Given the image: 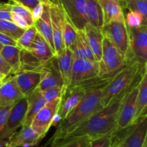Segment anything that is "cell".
<instances>
[{"mask_svg":"<svg viewBox=\"0 0 147 147\" xmlns=\"http://www.w3.org/2000/svg\"><path fill=\"white\" fill-rule=\"evenodd\" d=\"M111 138L113 146L144 147L147 141V114L127 128L115 131Z\"/></svg>","mask_w":147,"mask_h":147,"instance_id":"4","label":"cell"},{"mask_svg":"<svg viewBox=\"0 0 147 147\" xmlns=\"http://www.w3.org/2000/svg\"><path fill=\"white\" fill-rule=\"evenodd\" d=\"M103 89L88 92L80 102L60 121L55 132L47 144L50 146L73 132L92 114L103 108L102 96Z\"/></svg>","mask_w":147,"mask_h":147,"instance_id":"2","label":"cell"},{"mask_svg":"<svg viewBox=\"0 0 147 147\" xmlns=\"http://www.w3.org/2000/svg\"><path fill=\"white\" fill-rule=\"evenodd\" d=\"M125 20L127 27H139L140 26L146 24L147 20L144 18L139 12L129 10L126 15H125Z\"/></svg>","mask_w":147,"mask_h":147,"instance_id":"32","label":"cell"},{"mask_svg":"<svg viewBox=\"0 0 147 147\" xmlns=\"http://www.w3.org/2000/svg\"><path fill=\"white\" fill-rule=\"evenodd\" d=\"M25 30L17 27L14 22L7 20H0V33L7 35L17 40Z\"/></svg>","mask_w":147,"mask_h":147,"instance_id":"29","label":"cell"},{"mask_svg":"<svg viewBox=\"0 0 147 147\" xmlns=\"http://www.w3.org/2000/svg\"><path fill=\"white\" fill-rule=\"evenodd\" d=\"M27 110V101L23 96L10 108L7 122L0 135V139L9 138L17 129L22 127Z\"/></svg>","mask_w":147,"mask_h":147,"instance_id":"10","label":"cell"},{"mask_svg":"<svg viewBox=\"0 0 147 147\" xmlns=\"http://www.w3.org/2000/svg\"><path fill=\"white\" fill-rule=\"evenodd\" d=\"M65 90V89L61 86H54V87L48 88L45 90L42 91V94L46 102H48L61 97Z\"/></svg>","mask_w":147,"mask_h":147,"instance_id":"35","label":"cell"},{"mask_svg":"<svg viewBox=\"0 0 147 147\" xmlns=\"http://www.w3.org/2000/svg\"><path fill=\"white\" fill-rule=\"evenodd\" d=\"M78 35L80 43H81L82 46H83V50H84L86 59L93 61H96L94 58V56H93V53L91 51V49H90V46H89L87 40H86V35H85V33L83 32V30H82V31H78Z\"/></svg>","mask_w":147,"mask_h":147,"instance_id":"36","label":"cell"},{"mask_svg":"<svg viewBox=\"0 0 147 147\" xmlns=\"http://www.w3.org/2000/svg\"><path fill=\"white\" fill-rule=\"evenodd\" d=\"M37 33V31L34 25L29 27L17 40V46L22 50L28 49L34 40Z\"/></svg>","mask_w":147,"mask_h":147,"instance_id":"30","label":"cell"},{"mask_svg":"<svg viewBox=\"0 0 147 147\" xmlns=\"http://www.w3.org/2000/svg\"><path fill=\"white\" fill-rule=\"evenodd\" d=\"M11 14H12V22H14L17 27L23 30H27L30 27L22 17L17 14H14V13H11Z\"/></svg>","mask_w":147,"mask_h":147,"instance_id":"42","label":"cell"},{"mask_svg":"<svg viewBox=\"0 0 147 147\" xmlns=\"http://www.w3.org/2000/svg\"><path fill=\"white\" fill-rule=\"evenodd\" d=\"M4 78H5V76H4L2 74H0V79H4Z\"/></svg>","mask_w":147,"mask_h":147,"instance_id":"48","label":"cell"},{"mask_svg":"<svg viewBox=\"0 0 147 147\" xmlns=\"http://www.w3.org/2000/svg\"><path fill=\"white\" fill-rule=\"evenodd\" d=\"M9 4L10 2H8L0 6V20L12 22V14L9 10Z\"/></svg>","mask_w":147,"mask_h":147,"instance_id":"38","label":"cell"},{"mask_svg":"<svg viewBox=\"0 0 147 147\" xmlns=\"http://www.w3.org/2000/svg\"><path fill=\"white\" fill-rule=\"evenodd\" d=\"M99 76V62L73 58L70 82L67 87Z\"/></svg>","mask_w":147,"mask_h":147,"instance_id":"9","label":"cell"},{"mask_svg":"<svg viewBox=\"0 0 147 147\" xmlns=\"http://www.w3.org/2000/svg\"><path fill=\"white\" fill-rule=\"evenodd\" d=\"M0 74L5 77H7L9 75L12 74L11 67L1 54H0Z\"/></svg>","mask_w":147,"mask_h":147,"instance_id":"40","label":"cell"},{"mask_svg":"<svg viewBox=\"0 0 147 147\" xmlns=\"http://www.w3.org/2000/svg\"><path fill=\"white\" fill-rule=\"evenodd\" d=\"M26 50L40 64L47 63L55 56L47 42L38 33L36 34L29 48Z\"/></svg>","mask_w":147,"mask_h":147,"instance_id":"18","label":"cell"},{"mask_svg":"<svg viewBox=\"0 0 147 147\" xmlns=\"http://www.w3.org/2000/svg\"><path fill=\"white\" fill-rule=\"evenodd\" d=\"M111 147H116V146H112Z\"/></svg>","mask_w":147,"mask_h":147,"instance_id":"54","label":"cell"},{"mask_svg":"<svg viewBox=\"0 0 147 147\" xmlns=\"http://www.w3.org/2000/svg\"><path fill=\"white\" fill-rule=\"evenodd\" d=\"M61 97L47 102L33 119L30 126L39 135L44 138L53 124L55 116L57 115Z\"/></svg>","mask_w":147,"mask_h":147,"instance_id":"8","label":"cell"},{"mask_svg":"<svg viewBox=\"0 0 147 147\" xmlns=\"http://www.w3.org/2000/svg\"><path fill=\"white\" fill-rule=\"evenodd\" d=\"M9 138L0 139V147H8Z\"/></svg>","mask_w":147,"mask_h":147,"instance_id":"46","label":"cell"},{"mask_svg":"<svg viewBox=\"0 0 147 147\" xmlns=\"http://www.w3.org/2000/svg\"><path fill=\"white\" fill-rule=\"evenodd\" d=\"M124 8L131 11L138 12L147 20L146 0H128L125 4Z\"/></svg>","mask_w":147,"mask_h":147,"instance_id":"33","label":"cell"},{"mask_svg":"<svg viewBox=\"0 0 147 147\" xmlns=\"http://www.w3.org/2000/svg\"><path fill=\"white\" fill-rule=\"evenodd\" d=\"M3 46H2V45H1V43H0V51H1V49H2Z\"/></svg>","mask_w":147,"mask_h":147,"instance_id":"49","label":"cell"},{"mask_svg":"<svg viewBox=\"0 0 147 147\" xmlns=\"http://www.w3.org/2000/svg\"><path fill=\"white\" fill-rule=\"evenodd\" d=\"M57 66L63 81V87L67 89L70 82L73 65V55L70 48H65L60 56H57Z\"/></svg>","mask_w":147,"mask_h":147,"instance_id":"24","label":"cell"},{"mask_svg":"<svg viewBox=\"0 0 147 147\" xmlns=\"http://www.w3.org/2000/svg\"><path fill=\"white\" fill-rule=\"evenodd\" d=\"M0 54L11 67L12 74L17 73L21 63V48L17 46H4L0 51Z\"/></svg>","mask_w":147,"mask_h":147,"instance_id":"27","label":"cell"},{"mask_svg":"<svg viewBox=\"0 0 147 147\" xmlns=\"http://www.w3.org/2000/svg\"><path fill=\"white\" fill-rule=\"evenodd\" d=\"M126 93L117 97L106 106L95 112L73 132L50 146L53 147L60 143L84 136H88L91 139L103 136H111L116 130L121 104Z\"/></svg>","mask_w":147,"mask_h":147,"instance_id":"1","label":"cell"},{"mask_svg":"<svg viewBox=\"0 0 147 147\" xmlns=\"http://www.w3.org/2000/svg\"><path fill=\"white\" fill-rule=\"evenodd\" d=\"M86 94L84 89L79 85L67 87L63 92L57 113L60 120L65 118L66 115L80 102Z\"/></svg>","mask_w":147,"mask_h":147,"instance_id":"16","label":"cell"},{"mask_svg":"<svg viewBox=\"0 0 147 147\" xmlns=\"http://www.w3.org/2000/svg\"><path fill=\"white\" fill-rule=\"evenodd\" d=\"M9 10L11 13L17 14L22 17L30 27L34 25V20H33L32 16V12L27 8L20 5V4L10 2Z\"/></svg>","mask_w":147,"mask_h":147,"instance_id":"31","label":"cell"},{"mask_svg":"<svg viewBox=\"0 0 147 147\" xmlns=\"http://www.w3.org/2000/svg\"><path fill=\"white\" fill-rule=\"evenodd\" d=\"M34 26L35 27L37 33L45 39L51 50L55 53V46L53 42V30H52L51 19H50L49 5L44 4L42 15L39 19L34 22Z\"/></svg>","mask_w":147,"mask_h":147,"instance_id":"20","label":"cell"},{"mask_svg":"<svg viewBox=\"0 0 147 147\" xmlns=\"http://www.w3.org/2000/svg\"><path fill=\"white\" fill-rule=\"evenodd\" d=\"M4 3H5V2H3V1H0V6L3 5V4H4Z\"/></svg>","mask_w":147,"mask_h":147,"instance_id":"50","label":"cell"},{"mask_svg":"<svg viewBox=\"0 0 147 147\" xmlns=\"http://www.w3.org/2000/svg\"><path fill=\"white\" fill-rule=\"evenodd\" d=\"M42 138L31 126H22L21 129L14 132L9 138L8 147H21L25 146H34L39 144Z\"/></svg>","mask_w":147,"mask_h":147,"instance_id":"17","label":"cell"},{"mask_svg":"<svg viewBox=\"0 0 147 147\" xmlns=\"http://www.w3.org/2000/svg\"><path fill=\"white\" fill-rule=\"evenodd\" d=\"M78 36L76 29L65 18L63 30V40L65 48H70L76 42Z\"/></svg>","mask_w":147,"mask_h":147,"instance_id":"28","label":"cell"},{"mask_svg":"<svg viewBox=\"0 0 147 147\" xmlns=\"http://www.w3.org/2000/svg\"><path fill=\"white\" fill-rule=\"evenodd\" d=\"M50 19H51L52 30H53V42L55 46V56H60L65 49L63 40V24L65 16L60 4L49 5Z\"/></svg>","mask_w":147,"mask_h":147,"instance_id":"14","label":"cell"},{"mask_svg":"<svg viewBox=\"0 0 147 147\" xmlns=\"http://www.w3.org/2000/svg\"><path fill=\"white\" fill-rule=\"evenodd\" d=\"M90 140L91 138L89 137L84 136L60 143V144H56L53 147H86L88 145Z\"/></svg>","mask_w":147,"mask_h":147,"instance_id":"34","label":"cell"},{"mask_svg":"<svg viewBox=\"0 0 147 147\" xmlns=\"http://www.w3.org/2000/svg\"><path fill=\"white\" fill-rule=\"evenodd\" d=\"M112 141L111 136H103L93 138L89 142L86 147H111Z\"/></svg>","mask_w":147,"mask_h":147,"instance_id":"37","label":"cell"},{"mask_svg":"<svg viewBox=\"0 0 147 147\" xmlns=\"http://www.w3.org/2000/svg\"><path fill=\"white\" fill-rule=\"evenodd\" d=\"M3 80H4V79H0V84H1V83L2 82Z\"/></svg>","mask_w":147,"mask_h":147,"instance_id":"52","label":"cell"},{"mask_svg":"<svg viewBox=\"0 0 147 147\" xmlns=\"http://www.w3.org/2000/svg\"><path fill=\"white\" fill-rule=\"evenodd\" d=\"M147 105V71L144 73L138 84V95L136 98V108L135 113L134 123L140 117L146 114Z\"/></svg>","mask_w":147,"mask_h":147,"instance_id":"26","label":"cell"},{"mask_svg":"<svg viewBox=\"0 0 147 147\" xmlns=\"http://www.w3.org/2000/svg\"><path fill=\"white\" fill-rule=\"evenodd\" d=\"M24 96L27 101V110L22 126H30L35 115L40 109L45 106L47 102L43 97L42 91L39 89L38 86Z\"/></svg>","mask_w":147,"mask_h":147,"instance_id":"19","label":"cell"},{"mask_svg":"<svg viewBox=\"0 0 147 147\" xmlns=\"http://www.w3.org/2000/svg\"><path fill=\"white\" fill-rule=\"evenodd\" d=\"M104 24L125 20V14L121 0H100Z\"/></svg>","mask_w":147,"mask_h":147,"instance_id":"21","label":"cell"},{"mask_svg":"<svg viewBox=\"0 0 147 147\" xmlns=\"http://www.w3.org/2000/svg\"><path fill=\"white\" fill-rule=\"evenodd\" d=\"M130 50L132 56L143 63L147 60V24L129 27Z\"/></svg>","mask_w":147,"mask_h":147,"instance_id":"12","label":"cell"},{"mask_svg":"<svg viewBox=\"0 0 147 147\" xmlns=\"http://www.w3.org/2000/svg\"><path fill=\"white\" fill-rule=\"evenodd\" d=\"M0 43L2 46H17V40L7 35L0 33Z\"/></svg>","mask_w":147,"mask_h":147,"instance_id":"43","label":"cell"},{"mask_svg":"<svg viewBox=\"0 0 147 147\" xmlns=\"http://www.w3.org/2000/svg\"><path fill=\"white\" fill-rule=\"evenodd\" d=\"M121 4H122V6H123V7L124 8V6L125 4H126V3L127 2L128 0H121Z\"/></svg>","mask_w":147,"mask_h":147,"instance_id":"47","label":"cell"},{"mask_svg":"<svg viewBox=\"0 0 147 147\" xmlns=\"http://www.w3.org/2000/svg\"><path fill=\"white\" fill-rule=\"evenodd\" d=\"M146 71V63H143L134 57L128 60L102 89L103 106L137 86Z\"/></svg>","mask_w":147,"mask_h":147,"instance_id":"3","label":"cell"},{"mask_svg":"<svg viewBox=\"0 0 147 147\" xmlns=\"http://www.w3.org/2000/svg\"><path fill=\"white\" fill-rule=\"evenodd\" d=\"M126 61L118 49L104 37L101 59L99 61V76L104 78L113 77Z\"/></svg>","mask_w":147,"mask_h":147,"instance_id":"6","label":"cell"},{"mask_svg":"<svg viewBox=\"0 0 147 147\" xmlns=\"http://www.w3.org/2000/svg\"><path fill=\"white\" fill-rule=\"evenodd\" d=\"M9 1H10V2H14V0H9Z\"/></svg>","mask_w":147,"mask_h":147,"instance_id":"53","label":"cell"},{"mask_svg":"<svg viewBox=\"0 0 147 147\" xmlns=\"http://www.w3.org/2000/svg\"><path fill=\"white\" fill-rule=\"evenodd\" d=\"M83 32L95 59L96 61L99 62L101 59L103 42L104 39L101 30L96 28L88 23L85 27Z\"/></svg>","mask_w":147,"mask_h":147,"instance_id":"22","label":"cell"},{"mask_svg":"<svg viewBox=\"0 0 147 147\" xmlns=\"http://www.w3.org/2000/svg\"><path fill=\"white\" fill-rule=\"evenodd\" d=\"M86 14L90 25L101 30L104 25L103 10L100 0H86Z\"/></svg>","mask_w":147,"mask_h":147,"instance_id":"25","label":"cell"},{"mask_svg":"<svg viewBox=\"0 0 147 147\" xmlns=\"http://www.w3.org/2000/svg\"><path fill=\"white\" fill-rule=\"evenodd\" d=\"M39 1L43 4H47V5L59 4V0H39Z\"/></svg>","mask_w":147,"mask_h":147,"instance_id":"45","label":"cell"},{"mask_svg":"<svg viewBox=\"0 0 147 147\" xmlns=\"http://www.w3.org/2000/svg\"><path fill=\"white\" fill-rule=\"evenodd\" d=\"M137 95L138 85L125 95L121 104L116 131L127 128L133 124L136 113Z\"/></svg>","mask_w":147,"mask_h":147,"instance_id":"11","label":"cell"},{"mask_svg":"<svg viewBox=\"0 0 147 147\" xmlns=\"http://www.w3.org/2000/svg\"><path fill=\"white\" fill-rule=\"evenodd\" d=\"M37 72L40 74V82L38 85V88L41 91L54 86L63 87L56 56L53 57L48 62L42 65Z\"/></svg>","mask_w":147,"mask_h":147,"instance_id":"13","label":"cell"},{"mask_svg":"<svg viewBox=\"0 0 147 147\" xmlns=\"http://www.w3.org/2000/svg\"><path fill=\"white\" fill-rule=\"evenodd\" d=\"M144 147H147V141L146 143H145V144H144Z\"/></svg>","mask_w":147,"mask_h":147,"instance_id":"51","label":"cell"},{"mask_svg":"<svg viewBox=\"0 0 147 147\" xmlns=\"http://www.w3.org/2000/svg\"><path fill=\"white\" fill-rule=\"evenodd\" d=\"M14 75L19 89L23 95L37 88L40 82V74L37 71H20Z\"/></svg>","mask_w":147,"mask_h":147,"instance_id":"23","label":"cell"},{"mask_svg":"<svg viewBox=\"0 0 147 147\" xmlns=\"http://www.w3.org/2000/svg\"><path fill=\"white\" fill-rule=\"evenodd\" d=\"M13 3L20 4L32 12L40 3V1L39 0H14Z\"/></svg>","mask_w":147,"mask_h":147,"instance_id":"41","label":"cell"},{"mask_svg":"<svg viewBox=\"0 0 147 147\" xmlns=\"http://www.w3.org/2000/svg\"><path fill=\"white\" fill-rule=\"evenodd\" d=\"M101 31L104 37L118 49L126 61L134 57L131 53L129 29L126 21L112 22L105 24Z\"/></svg>","mask_w":147,"mask_h":147,"instance_id":"5","label":"cell"},{"mask_svg":"<svg viewBox=\"0 0 147 147\" xmlns=\"http://www.w3.org/2000/svg\"><path fill=\"white\" fill-rule=\"evenodd\" d=\"M65 18L77 31L84 30L88 23L86 14V0H59Z\"/></svg>","mask_w":147,"mask_h":147,"instance_id":"7","label":"cell"},{"mask_svg":"<svg viewBox=\"0 0 147 147\" xmlns=\"http://www.w3.org/2000/svg\"><path fill=\"white\" fill-rule=\"evenodd\" d=\"M43 5L44 4L40 2L37 6L35 7V8L31 12H32V19L34 20V22L35 20H37V19H39L40 17V16L42 15V13L43 10Z\"/></svg>","mask_w":147,"mask_h":147,"instance_id":"44","label":"cell"},{"mask_svg":"<svg viewBox=\"0 0 147 147\" xmlns=\"http://www.w3.org/2000/svg\"><path fill=\"white\" fill-rule=\"evenodd\" d=\"M23 96L14 74L4 78L0 84V108L12 106Z\"/></svg>","mask_w":147,"mask_h":147,"instance_id":"15","label":"cell"},{"mask_svg":"<svg viewBox=\"0 0 147 147\" xmlns=\"http://www.w3.org/2000/svg\"><path fill=\"white\" fill-rule=\"evenodd\" d=\"M11 108V106L0 108V135H1L3 129H4Z\"/></svg>","mask_w":147,"mask_h":147,"instance_id":"39","label":"cell"}]
</instances>
